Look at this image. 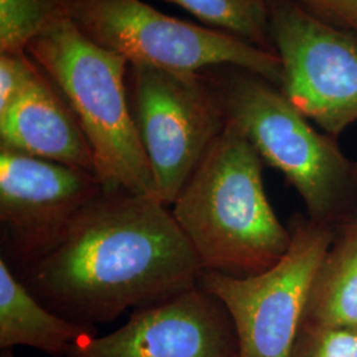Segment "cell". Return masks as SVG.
I'll return each mask as SVG.
<instances>
[{"mask_svg": "<svg viewBox=\"0 0 357 357\" xmlns=\"http://www.w3.org/2000/svg\"><path fill=\"white\" fill-rule=\"evenodd\" d=\"M203 271L169 206L105 190L51 250L15 274L44 306L96 328L195 286Z\"/></svg>", "mask_w": 357, "mask_h": 357, "instance_id": "1", "label": "cell"}, {"mask_svg": "<svg viewBox=\"0 0 357 357\" xmlns=\"http://www.w3.org/2000/svg\"><path fill=\"white\" fill-rule=\"evenodd\" d=\"M169 208L204 271L255 275L291 243L266 196L262 159L228 121Z\"/></svg>", "mask_w": 357, "mask_h": 357, "instance_id": "2", "label": "cell"}, {"mask_svg": "<svg viewBox=\"0 0 357 357\" xmlns=\"http://www.w3.org/2000/svg\"><path fill=\"white\" fill-rule=\"evenodd\" d=\"M26 53L76 115L105 190L158 199L130 109L128 60L93 43L63 11Z\"/></svg>", "mask_w": 357, "mask_h": 357, "instance_id": "3", "label": "cell"}, {"mask_svg": "<svg viewBox=\"0 0 357 357\" xmlns=\"http://www.w3.org/2000/svg\"><path fill=\"white\" fill-rule=\"evenodd\" d=\"M227 121L268 166L301 195L310 218L332 224L357 193L355 167L331 137L312 128L275 85L255 73L222 66L211 76Z\"/></svg>", "mask_w": 357, "mask_h": 357, "instance_id": "4", "label": "cell"}, {"mask_svg": "<svg viewBox=\"0 0 357 357\" xmlns=\"http://www.w3.org/2000/svg\"><path fill=\"white\" fill-rule=\"evenodd\" d=\"M86 38L128 60L184 73L233 66L280 89V57L248 40L160 13L144 0H61Z\"/></svg>", "mask_w": 357, "mask_h": 357, "instance_id": "5", "label": "cell"}, {"mask_svg": "<svg viewBox=\"0 0 357 357\" xmlns=\"http://www.w3.org/2000/svg\"><path fill=\"white\" fill-rule=\"evenodd\" d=\"M128 101L156 197L171 206L227 125L211 76L128 64Z\"/></svg>", "mask_w": 357, "mask_h": 357, "instance_id": "6", "label": "cell"}, {"mask_svg": "<svg viewBox=\"0 0 357 357\" xmlns=\"http://www.w3.org/2000/svg\"><path fill=\"white\" fill-rule=\"evenodd\" d=\"M291 243L271 268L248 277L203 271L199 283L229 312L238 357H291L310 293L335 240L331 224L298 218Z\"/></svg>", "mask_w": 357, "mask_h": 357, "instance_id": "7", "label": "cell"}, {"mask_svg": "<svg viewBox=\"0 0 357 357\" xmlns=\"http://www.w3.org/2000/svg\"><path fill=\"white\" fill-rule=\"evenodd\" d=\"M270 33L282 68V94L336 137L357 121V32L295 0H268Z\"/></svg>", "mask_w": 357, "mask_h": 357, "instance_id": "8", "label": "cell"}, {"mask_svg": "<svg viewBox=\"0 0 357 357\" xmlns=\"http://www.w3.org/2000/svg\"><path fill=\"white\" fill-rule=\"evenodd\" d=\"M103 191L93 172L0 147V258L13 273L26 268Z\"/></svg>", "mask_w": 357, "mask_h": 357, "instance_id": "9", "label": "cell"}, {"mask_svg": "<svg viewBox=\"0 0 357 357\" xmlns=\"http://www.w3.org/2000/svg\"><path fill=\"white\" fill-rule=\"evenodd\" d=\"M65 357H238L229 312L200 283L139 307L121 328L88 336Z\"/></svg>", "mask_w": 357, "mask_h": 357, "instance_id": "10", "label": "cell"}, {"mask_svg": "<svg viewBox=\"0 0 357 357\" xmlns=\"http://www.w3.org/2000/svg\"><path fill=\"white\" fill-rule=\"evenodd\" d=\"M0 147L96 174L94 155L76 115L43 70L0 113Z\"/></svg>", "mask_w": 357, "mask_h": 357, "instance_id": "11", "label": "cell"}, {"mask_svg": "<svg viewBox=\"0 0 357 357\" xmlns=\"http://www.w3.org/2000/svg\"><path fill=\"white\" fill-rule=\"evenodd\" d=\"M96 328L65 319L44 306L0 258V349L29 347L47 355L66 356Z\"/></svg>", "mask_w": 357, "mask_h": 357, "instance_id": "12", "label": "cell"}, {"mask_svg": "<svg viewBox=\"0 0 357 357\" xmlns=\"http://www.w3.org/2000/svg\"><path fill=\"white\" fill-rule=\"evenodd\" d=\"M303 321L357 330V227L349 221L320 265Z\"/></svg>", "mask_w": 357, "mask_h": 357, "instance_id": "13", "label": "cell"}, {"mask_svg": "<svg viewBox=\"0 0 357 357\" xmlns=\"http://www.w3.org/2000/svg\"><path fill=\"white\" fill-rule=\"evenodd\" d=\"M184 8L205 26L274 52L268 0H165Z\"/></svg>", "mask_w": 357, "mask_h": 357, "instance_id": "14", "label": "cell"}, {"mask_svg": "<svg viewBox=\"0 0 357 357\" xmlns=\"http://www.w3.org/2000/svg\"><path fill=\"white\" fill-rule=\"evenodd\" d=\"M61 11V0H0V53L26 52Z\"/></svg>", "mask_w": 357, "mask_h": 357, "instance_id": "15", "label": "cell"}, {"mask_svg": "<svg viewBox=\"0 0 357 357\" xmlns=\"http://www.w3.org/2000/svg\"><path fill=\"white\" fill-rule=\"evenodd\" d=\"M291 357H357V330L303 321Z\"/></svg>", "mask_w": 357, "mask_h": 357, "instance_id": "16", "label": "cell"}, {"mask_svg": "<svg viewBox=\"0 0 357 357\" xmlns=\"http://www.w3.org/2000/svg\"><path fill=\"white\" fill-rule=\"evenodd\" d=\"M40 68L26 53H0V113L6 112L17 97L38 78Z\"/></svg>", "mask_w": 357, "mask_h": 357, "instance_id": "17", "label": "cell"}, {"mask_svg": "<svg viewBox=\"0 0 357 357\" xmlns=\"http://www.w3.org/2000/svg\"><path fill=\"white\" fill-rule=\"evenodd\" d=\"M310 13L357 32V0H295Z\"/></svg>", "mask_w": 357, "mask_h": 357, "instance_id": "18", "label": "cell"}, {"mask_svg": "<svg viewBox=\"0 0 357 357\" xmlns=\"http://www.w3.org/2000/svg\"><path fill=\"white\" fill-rule=\"evenodd\" d=\"M0 357H16L13 355V349H6V351H1V355Z\"/></svg>", "mask_w": 357, "mask_h": 357, "instance_id": "19", "label": "cell"}, {"mask_svg": "<svg viewBox=\"0 0 357 357\" xmlns=\"http://www.w3.org/2000/svg\"><path fill=\"white\" fill-rule=\"evenodd\" d=\"M349 222H352V224H355V225H356V227H357V215H356V216L354 217V218H351V220H349Z\"/></svg>", "mask_w": 357, "mask_h": 357, "instance_id": "20", "label": "cell"}, {"mask_svg": "<svg viewBox=\"0 0 357 357\" xmlns=\"http://www.w3.org/2000/svg\"><path fill=\"white\" fill-rule=\"evenodd\" d=\"M354 167H355V180H356V187H357V163H354Z\"/></svg>", "mask_w": 357, "mask_h": 357, "instance_id": "21", "label": "cell"}]
</instances>
